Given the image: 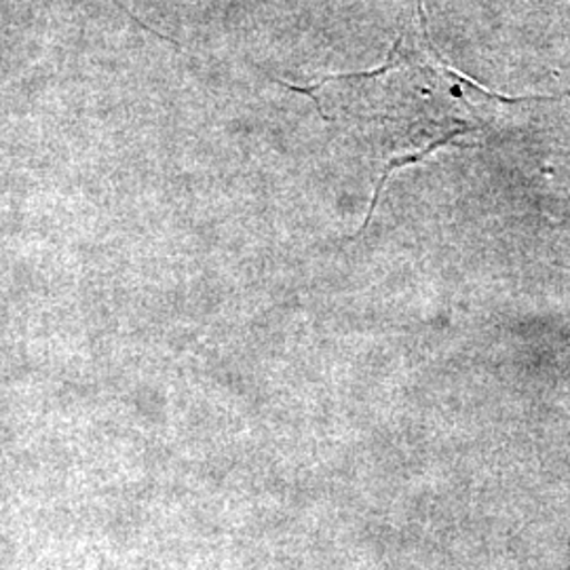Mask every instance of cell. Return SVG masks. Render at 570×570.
Segmentation results:
<instances>
[{
    "mask_svg": "<svg viewBox=\"0 0 570 570\" xmlns=\"http://www.w3.org/2000/svg\"><path fill=\"white\" fill-rule=\"evenodd\" d=\"M473 127H456V129H452L449 131L446 136H442V138H438L435 142L429 144L428 148H423V150H419V153H414V155H406V157H400V159H393V161H389L387 167H385V171H383V176H381V180H379V186H376V190H374V197H372V204L367 207V216L366 223L362 225V230L367 228L370 225V220H372V216H374V209H376V205H379V199H381V193H383V186L387 183L389 174L391 171H395L397 167H404V165H414L419 164V161H423L425 157H429L431 153H435L438 148H442V146H449L454 138H459V136H463V134H468L471 131ZM360 230V233H362Z\"/></svg>",
    "mask_w": 570,
    "mask_h": 570,
    "instance_id": "obj_1",
    "label": "cell"
}]
</instances>
